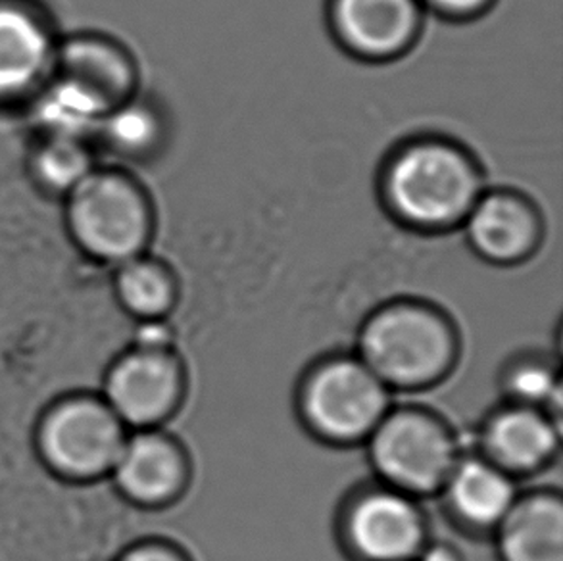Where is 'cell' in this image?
I'll return each instance as SVG.
<instances>
[{
    "mask_svg": "<svg viewBox=\"0 0 563 561\" xmlns=\"http://www.w3.org/2000/svg\"><path fill=\"white\" fill-rule=\"evenodd\" d=\"M343 539L360 561H416L427 544L426 516L418 498L380 483L346 504Z\"/></svg>",
    "mask_w": 563,
    "mask_h": 561,
    "instance_id": "52a82bcc",
    "label": "cell"
},
{
    "mask_svg": "<svg viewBox=\"0 0 563 561\" xmlns=\"http://www.w3.org/2000/svg\"><path fill=\"white\" fill-rule=\"evenodd\" d=\"M56 41L23 0H0V102L33 97L53 74Z\"/></svg>",
    "mask_w": 563,
    "mask_h": 561,
    "instance_id": "8fae6325",
    "label": "cell"
},
{
    "mask_svg": "<svg viewBox=\"0 0 563 561\" xmlns=\"http://www.w3.org/2000/svg\"><path fill=\"white\" fill-rule=\"evenodd\" d=\"M366 442L380 483L413 498L441 493L460 460L449 427L419 408L388 410Z\"/></svg>",
    "mask_w": 563,
    "mask_h": 561,
    "instance_id": "5b68a950",
    "label": "cell"
},
{
    "mask_svg": "<svg viewBox=\"0 0 563 561\" xmlns=\"http://www.w3.org/2000/svg\"><path fill=\"white\" fill-rule=\"evenodd\" d=\"M110 475L125 501L161 508L184 493L189 460L176 439L156 429H141L128 435Z\"/></svg>",
    "mask_w": 563,
    "mask_h": 561,
    "instance_id": "30bf717a",
    "label": "cell"
},
{
    "mask_svg": "<svg viewBox=\"0 0 563 561\" xmlns=\"http://www.w3.org/2000/svg\"><path fill=\"white\" fill-rule=\"evenodd\" d=\"M298 408L318 439L351 447L369 439L390 410V396L358 356H333L306 375Z\"/></svg>",
    "mask_w": 563,
    "mask_h": 561,
    "instance_id": "277c9868",
    "label": "cell"
},
{
    "mask_svg": "<svg viewBox=\"0 0 563 561\" xmlns=\"http://www.w3.org/2000/svg\"><path fill=\"white\" fill-rule=\"evenodd\" d=\"M504 388L511 398V404L533 406L549 411L552 418L562 410V387L558 373L542 360H521L511 365L504 377Z\"/></svg>",
    "mask_w": 563,
    "mask_h": 561,
    "instance_id": "44dd1931",
    "label": "cell"
},
{
    "mask_svg": "<svg viewBox=\"0 0 563 561\" xmlns=\"http://www.w3.org/2000/svg\"><path fill=\"white\" fill-rule=\"evenodd\" d=\"M115 561H189L179 548L168 542H141L125 550Z\"/></svg>",
    "mask_w": 563,
    "mask_h": 561,
    "instance_id": "603a6c76",
    "label": "cell"
},
{
    "mask_svg": "<svg viewBox=\"0 0 563 561\" xmlns=\"http://www.w3.org/2000/svg\"><path fill=\"white\" fill-rule=\"evenodd\" d=\"M95 139L114 156L145 160L161 148L164 120L153 105L133 97L107 112Z\"/></svg>",
    "mask_w": 563,
    "mask_h": 561,
    "instance_id": "ac0fdd59",
    "label": "cell"
},
{
    "mask_svg": "<svg viewBox=\"0 0 563 561\" xmlns=\"http://www.w3.org/2000/svg\"><path fill=\"white\" fill-rule=\"evenodd\" d=\"M421 7L431 8L450 20H470L483 14L493 0H419Z\"/></svg>",
    "mask_w": 563,
    "mask_h": 561,
    "instance_id": "7402d4cb",
    "label": "cell"
},
{
    "mask_svg": "<svg viewBox=\"0 0 563 561\" xmlns=\"http://www.w3.org/2000/svg\"><path fill=\"white\" fill-rule=\"evenodd\" d=\"M172 329L164 319H146L141 321L135 333V346L148 350H172Z\"/></svg>",
    "mask_w": 563,
    "mask_h": 561,
    "instance_id": "cb8c5ba5",
    "label": "cell"
},
{
    "mask_svg": "<svg viewBox=\"0 0 563 561\" xmlns=\"http://www.w3.org/2000/svg\"><path fill=\"white\" fill-rule=\"evenodd\" d=\"M339 43L364 61H393L410 51L421 30L419 0H331Z\"/></svg>",
    "mask_w": 563,
    "mask_h": 561,
    "instance_id": "9c48e42d",
    "label": "cell"
},
{
    "mask_svg": "<svg viewBox=\"0 0 563 561\" xmlns=\"http://www.w3.org/2000/svg\"><path fill=\"white\" fill-rule=\"evenodd\" d=\"M128 439V427L97 396H69L45 411L37 427V452L46 468L68 481L110 475Z\"/></svg>",
    "mask_w": 563,
    "mask_h": 561,
    "instance_id": "8992f818",
    "label": "cell"
},
{
    "mask_svg": "<svg viewBox=\"0 0 563 561\" xmlns=\"http://www.w3.org/2000/svg\"><path fill=\"white\" fill-rule=\"evenodd\" d=\"M442 493L452 517L473 531H495L519 498L516 479L485 455L460 458Z\"/></svg>",
    "mask_w": 563,
    "mask_h": 561,
    "instance_id": "9a60e30c",
    "label": "cell"
},
{
    "mask_svg": "<svg viewBox=\"0 0 563 561\" xmlns=\"http://www.w3.org/2000/svg\"><path fill=\"white\" fill-rule=\"evenodd\" d=\"M503 561H563V501L556 491L519 496L496 527Z\"/></svg>",
    "mask_w": 563,
    "mask_h": 561,
    "instance_id": "2e32d148",
    "label": "cell"
},
{
    "mask_svg": "<svg viewBox=\"0 0 563 561\" xmlns=\"http://www.w3.org/2000/svg\"><path fill=\"white\" fill-rule=\"evenodd\" d=\"M483 193L479 167L456 144L423 139L388 162L383 195L396 218L421 231H444L464 223Z\"/></svg>",
    "mask_w": 563,
    "mask_h": 561,
    "instance_id": "6da1fadb",
    "label": "cell"
},
{
    "mask_svg": "<svg viewBox=\"0 0 563 561\" xmlns=\"http://www.w3.org/2000/svg\"><path fill=\"white\" fill-rule=\"evenodd\" d=\"M115 298L139 321L164 319L176 304V280L156 260L137 256L118 266Z\"/></svg>",
    "mask_w": 563,
    "mask_h": 561,
    "instance_id": "d6986e66",
    "label": "cell"
},
{
    "mask_svg": "<svg viewBox=\"0 0 563 561\" xmlns=\"http://www.w3.org/2000/svg\"><path fill=\"white\" fill-rule=\"evenodd\" d=\"M464 223L473 251L498 266L529 258L541 241L539 216L516 193H481Z\"/></svg>",
    "mask_w": 563,
    "mask_h": 561,
    "instance_id": "4fadbf2b",
    "label": "cell"
},
{
    "mask_svg": "<svg viewBox=\"0 0 563 561\" xmlns=\"http://www.w3.org/2000/svg\"><path fill=\"white\" fill-rule=\"evenodd\" d=\"M66 226L89 258L120 266L143 256L148 246L153 206L130 175L95 167L66 197Z\"/></svg>",
    "mask_w": 563,
    "mask_h": 561,
    "instance_id": "3957f363",
    "label": "cell"
},
{
    "mask_svg": "<svg viewBox=\"0 0 563 561\" xmlns=\"http://www.w3.org/2000/svg\"><path fill=\"white\" fill-rule=\"evenodd\" d=\"M107 108L71 81L53 76L33 92L31 118L38 138H66L91 141L97 135Z\"/></svg>",
    "mask_w": 563,
    "mask_h": 561,
    "instance_id": "e0dca14e",
    "label": "cell"
},
{
    "mask_svg": "<svg viewBox=\"0 0 563 561\" xmlns=\"http://www.w3.org/2000/svg\"><path fill=\"white\" fill-rule=\"evenodd\" d=\"M53 76L81 87L108 112L133 99L137 89V68L131 54L99 33H77L56 43Z\"/></svg>",
    "mask_w": 563,
    "mask_h": 561,
    "instance_id": "7c38bea8",
    "label": "cell"
},
{
    "mask_svg": "<svg viewBox=\"0 0 563 561\" xmlns=\"http://www.w3.org/2000/svg\"><path fill=\"white\" fill-rule=\"evenodd\" d=\"M416 561H462V556L449 542H427Z\"/></svg>",
    "mask_w": 563,
    "mask_h": 561,
    "instance_id": "d4e9b609",
    "label": "cell"
},
{
    "mask_svg": "<svg viewBox=\"0 0 563 561\" xmlns=\"http://www.w3.org/2000/svg\"><path fill=\"white\" fill-rule=\"evenodd\" d=\"M95 167L91 146L79 139L38 138L31 151V177L38 189L54 197H68Z\"/></svg>",
    "mask_w": 563,
    "mask_h": 561,
    "instance_id": "ffe728a7",
    "label": "cell"
},
{
    "mask_svg": "<svg viewBox=\"0 0 563 561\" xmlns=\"http://www.w3.org/2000/svg\"><path fill=\"white\" fill-rule=\"evenodd\" d=\"M456 356L454 327L427 304L383 306L360 331L358 358L388 388L431 387L449 375Z\"/></svg>",
    "mask_w": 563,
    "mask_h": 561,
    "instance_id": "7a4b0ae2",
    "label": "cell"
},
{
    "mask_svg": "<svg viewBox=\"0 0 563 561\" xmlns=\"http://www.w3.org/2000/svg\"><path fill=\"white\" fill-rule=\"evenodd\" d=\"M185 372L174 350L125 352L108 370L102 400L125 427L156 429L179 408Z\"/></svg>",
    "mask_w": 563,
    "mask_h": 561,
    "instance_id": "ba28073f",
    "label": "cell"
},
{
    "mask_svg": "<svg viewBox=\"0 0 563 561\" xmlns=\"http://www.w3.org/2000/svg\"><path fill=\"white\" fill-rule=\"evenodd\" d=\"M483 455L500 470L531 475L547 468L560 450V419L533 406L511 404L496 411L483 427Z\"/></svg>",
    "mask_w": 563,
    "mask_h": 561,
    "instance_id": "5bb4252c",
    "label": "cell"
}]
</instances>
